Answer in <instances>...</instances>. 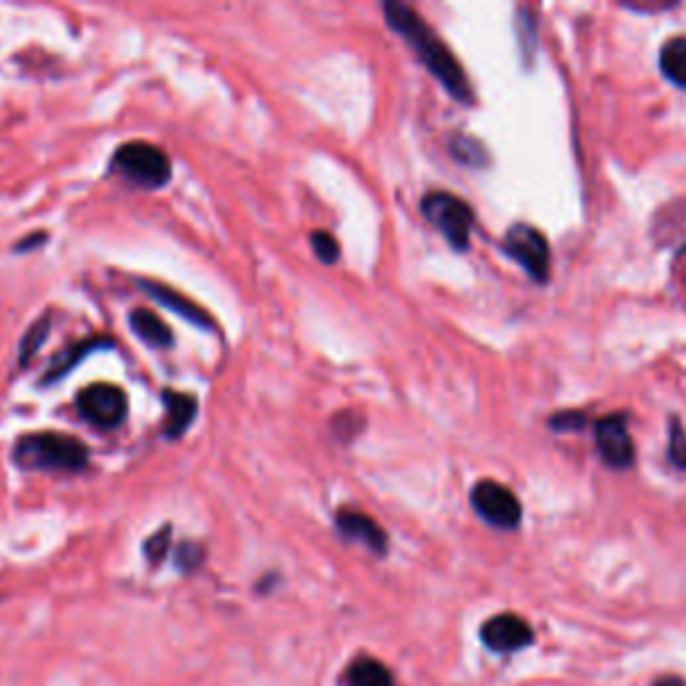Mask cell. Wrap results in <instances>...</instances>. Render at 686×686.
Here are the masks:
<instances>
[{
    "instance_id": "cell-12",
    "label": "cell",
    "mask_w": 686,
    "mask_h": 686,
    "mask_svg": "<svg viewBox=\"0 0 686 686\" xmlns=\"http://www.w3.org/2000/svg\"><path fill=\"white\" fill-rule=\"evenodd\" d=\"M161 400L167 405V416L164 424H161V435L167 440H180L193 421H196L199 414V400L189 392H174V389H164L161 392Z\"/></svg>"
},
{
    "instance_id": "cell-19",
    "label": "cell",
    "mask_w": 686,
    "mask_h": 686,
    "mask_svg": "<svg viewBox=\"0 0 686 686\" xmlns=\"http://www.w3.org/2000/svg\"><path fill=\"white\" fill-rule=\"evenodd\" d=\"M311 249H314V255L322 260V264L328 266L339 264L341 245L330 231H314V234H311Z\"/></svg>"
},
{
    "instance_id": "cell-2",
    "label": "cell",
    "mask_w": 686,
    "mask_h": 686,
    "mask_svg": "<svg viewBox=\"0 0 686 686\" xmlns=\"http://www.w3.org/2000/svg\"><path fill=\"white\" fill-rule=\"evenodd\" d=\"M14 464L33 472H81L89 467V448L60 432L24 435L14 446Z\"/></svg>"
},
{
    "instance_id": "cell-6",
    "label": "cell",
    "mask_w": 686,
    "mask_h": 686,
    "mask_svg": "<svg viewBox=\"0 0 686 686\" xmlns=\"http://www.w3.org/2000/svg\"><path fill=\"white\" fill-rule=\"evenodd\" d=\"M504 249L515 264L526 268L534 282H547V277H550V247H547L542 231L517 223L504 236Z\"/></svg>"
},
{
    "instance_id": "cell-18",
    "label": "cell",
    "mask_w": 686,
    "mask_h": 686,
    "mask_svg": "<svg viewBox=\"0 0 686 686\" xmlns=\"http://www.w3.org/2000/svg\"><path fill=\"white\" fill-rule=\"evenodd\" d=\"M49 330H52V322H49V317H43V320L33 322V328L24 333L22 339V346H20V365L28 367L30 360L39 354V349L43 346V341L49 339Z\"/></svg>"
},
{
    "instance_id": "cell-11",
    "label": "cell",
    "mask_w": 686,
    "mask_h": 686,
    "mask_svg": "<svg viewBox=\"0 0 686 686\" xmlns=\"http://www.w3.org/2000/svg\"><path fill=\"white\" fill-rule=\"evenodd\" d=\"M142 290L148 292V296L153 298V301H159L164 309L174 311L178 317H183L185 322L196 324V328H204V330H215V317L210 314V311H204L202 306H196L191 301V298L180 296L178 290H172V287L161 285V282H151V279H142L140 282Z\"/></svg>"
},
{
    "instance_id": "cell-10",
    "label": "cell",
    "mask_w": 686,
    "mask_h": 686,
    "mask_svg": "<svg viewBox=\"0 0 686 686\" xmlns=\"http://www.w3.org/2000/svg\"><path fill=\"white\" fill-rule=\"evenodd\" d=\"M335 526H339V532L346 536V539L360 542V545H365L371 553L386 555V550H389V539H386L384 528L378 526L371 515L360 513V510H341V513L335 515Z\"/></svg>"
},
{
    "instance_id": "cell-1",
    "label": "cell",
    "mask_w": 686,
    "mask_h": 686,
    "mask_svg": "<svg viewBox=\"0 0 686 686\" xmlns=\"http://www.w3.org/2000/svg\"><path fill=\"white\" fill-rule=\"evenodd\" d=\"M384 17L386 22H389V28L410 43V49H414L416 57L424 62V67L446 86L448 95L459 99V103L470 105L472 103L470 81H467L459 60L453 57V52L442 43L440 35L435 33V30L429 28L410 6L397 3V0L384 3Z\"/></svg>"
},
{
    "instance_id": "cell-20",
    "label": "cell",
    "mask_w": 686,
    "mask_h": 686,
    "mask_svg": "<svg viewBox=\"0 0 686 686\" xmlns=\"http://www.w3.org/2000/svg\"><path fill=\"white\" fill-rule=\"evenodd\" d=\"M170 545H172V528L164 526L159 528L151 539L146 542V558L151 560V564H161V560L167 558V553H170Z\"/></svg>"
},
{
    "instance_id": "cell-8",
    "label": "cell",
    "mask_w": 686,
    "mask_h": 686,
    "mask_svg": "<svg viewBox=\"0 0 686 686\" xmlns=\"http://www.w3.org/2000/svg\"><path fill=\"white\" fill-rule=\"evenodd\" d=\"M596 442L601 459L614 470H625L633 464L635 448L628 432V419L622 414H611L596 424Z\"/></svg>"
},
{
    "instance_id": "cell-26",
    "label": "cell",
    "mask_w": 686,
    "mask_h": 686,
    "mask_svg": "<svg viewBox=\"0 0 686 686\" xmlns=\"http://www.w3.org/2000/svg\"><path fill=\"white\" fill-rule=\"evenodd\" d=\"M654 686H686V684L678 676H665V678H660V682Z\"/></svg>"
},
{
    "instance_id": "cell-4",
    "label": "cell",
    "mask_w": 686,
    "mask_h": 686,
    "mask_svg": "<svg viewBox=\"0 0 686 686\" xmlns=\"http://www.w3.org/2000/svg\"><path fill=\"white\" fill-rule=\"evenodd\" d=\"M421 215L446 236L448 245L453 249L464 253V249L470 247V234L472 223H475V215H472V207L464 202V199L446 191H432L421 199Z\"/></svg>"
},
{
    "instance_id": "cell-22",
    "label": "cell",
    "mask_w": 686,
    "mask_h": 686,
    "mask_svg": "<svg viewBox=\"0 0 686 686\" xmlns=\"http://www.w3.org/2000/svg\"><path fill=\"white\" fill-rule=\"evenodd\" d=\"M204 560V547L196 542H183L178 547V569L180 571H193Z\"/></svg>"
},
{
    "instance_id": "cell-16",
    "label": "cell",
    "mask_w": 686,
    "mask_h": 686,
    "mask_svg": "<svg viewBox=\"0 0 686 686\" xmlns=\"http://www.w3.org/2000/svg\"><path fill=\"white\" fill-rule=\"evenodd\" d=\"M660 67L665 78L686 89V39H671L660 52Z\"/></svg>"
},
{
    "instance_id": "cell-15",
    "label": "cell",
    "mask_w": 686,
    "mask_h": 686,
    "mask_svg": "<svg viewBox=\"0 0 686 686\" xmlns=\"http://www.w3.org/2000/svg\"><path fill=\"white\" fill-rule=\"evenodd\" d=\"M349 686H395L389 667L373 657H360L346 671Z\"/></svg>"
},
{
    "instance_id": "cell-13",
    "label": "cell",
    "mask_w": 686,
    "mask_h": 686,
    "mask_svg": "<svg viewBox=\"0 0 686 686\" xmlns=\"http://www.w3.org/2000/svg\"><path fill=\"white\" fill-rule=\"evenodd\" d=\"M114 341L110 339H86V341H76V343H67L60 354H54L52 363H49V371L43 373L41 386H52L60 378H65L67 373L76 371V367L89 357L92 352H99V349H110Z\"/></svg>"
},
{
    "instance_id": "cell-25",
    "label": "cell",
    "mask_w": 686,
    "mask_h": 686,
    "mask_svg": "<svg viewBox=\"0 0 686 686\" xmlns=\"http://www.w3.org/2000/svg\"><path fill=\"white\" fill-rule=\"evenodd\" d=\"M676 282L682 285L686 292V249H682V255H678V260H676Z\"/></svg>"
},
{
    "instance_id": "cell-9",
    "label": "cell",
    "mask_w": 686,
    "mask_h": 686,
    "mask_svg": "<svg viewBox=\"0 0 686 686\" xmlns=\"http://www.w3.org/2000/svg\"><path fill=\"white\" fill-rule=\"evenodd\" d=\"M480 639L491 652L510 654L517 649H526L534 641V630L523 617L517 614H496L480 630Z\"/></svg>"
},
{
    "instance_id": "cell-5",
    "label": "cell",
    "mask_w": 686,
    "mask_h": 686,
    "mask_svg": "<svg viewBox=\"0 0 686 686\" xmlns=\"http://www.w3.org/2000/svg\"><path fill=\"white\" fill-rule=\"evenodd\" d=\"M76 408L97 429H116L127 419L129 397L116 384H92L78 392Z\"/></svg>"
},
{
    "instance_id": "cell-23",
    "label": "cell",
    "mask_w": 686,
    "mask_h": 686,
    "mask_svg": "<svg viewBox=\"0 0 686 686\" xmlns=\"http://www.w3.org/2000/svg\"><path fill=\"white\" fill-rule=\"evenodd\" d=\"M585 416L579 410H566V414H558L550 419V427L555 432H579L585 427Z\"/></svg>"
},
{
    "instance_id": "cell-14",
    "label": "cell",
    "mask_w": 686,
    "mask_h": 686,
    "mask_svg": "<svg viewBox=\"0 0 686 686\" xmlns=\"http://www.w3.org/2000/svg\"><path fill=\"white\" fill-rule=\"evenodd\" d=\"M129 324H132L135 333L140 335L148 346L170 349L174 343V333L170 324L161 322L151 309H132V314H129Z\"/></svg>"
},
{
    "instance_id": "cell-21",
    "label": "cell",
    "mask_w": 686,
    "mask_h": 686,
    "mask_svg": "<svg viewBox=\"0 0 686 686\" xmlns=\"http://www.w3.org/2000/svg\"><path fill=\"white\" fill-rule=\"evenodd\" d=\"M671 461L678 467V470H686V432L684 427L678 424V419H671Z\"/></svg>"
},
{
    "instance_id": "cell-17",
    "label": "cell",
    "mask_w": 686,
    "mask_h": 686,
    "mask_svg": "<svg viewBox=\"0 0 686 686\" xmlns=\"http://www.w3.org/2000/svg\"><path fill=\"white\" fill-rule=\"evenodd\" d=\"M451 153L453 159L461 161L464 167H489V151L475 137L470 135H453L451 137Z\"/></svg>"
},
{
    "instance_id": "cell-3",
    "label": "cell",
    "mask_w": 686,
    "mask_h": 686,
    "mask_svg": "<svg viewBox=\"0 0 686 686\" xmlns=\"http://www.w3.org/2000/svg\"><path fill=\"white\" fill-rule=\"evenodd\" d=\"M110 170L121 174V178L132 180V183L142 185V189H164L172 178V161L164 148L151 146V142H124L116 148Z\"/></svg>"
},
{
    "instance_id": "cell-7",
    "label": "cell",
    "mask_w": 686,
    "mask_h": 686,
    "mask_svg": "<svg viewBox=\"0 0 686 686\" xmlns=\"http://www.w3.org/2000/svg\"><path fill=\"white\" fill-rule=\"evenodd\" d=\"M470 499L475 513L491 526L504 528V532H513V528L521 526L523 507L507 485L494 483V480H480L472 489Z\"/></svg>"
},
{
    "instance_id": "cell-24",
    "label": "cell",
    "mask_w": 686,
    "mask_h": 686,
    "mask_svg": "<svg viewBox=\"0 0 686 686\" xmlns=\"http://www.w3.org/2000/svg\"><path fill=\"white\" fill-rule=\"evenodd\" d=\"M46 239H49V236L43 234V231H39V234H30L28 239L20 242V245H17L14 249H17V253H24V249H33V247H39V245H46Z\"/></svg>"
}]
</instances>
